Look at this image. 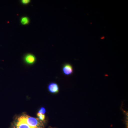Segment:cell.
<instances>
[{"label":"cell","instance_id":"cell-7","mask_svg":"<svg viewBox=\"0 0 128 128\" xmlns=\"http://www.w3.org/2000/svg\"><path fill=\"white\" fill-rule=\"evenodd\" d=\"M37 116L38 117L40 120L41 121H43L45 119V115L44 114H40L38 113L37 114Z\"/></svg>","mask_w":128,"mask_h":128},{"label":"cell","instance_id":"cell-4","mask_svg":"<svg viewBox=\"0 0 128 128\" xmlns=\"http://www.w3.org/2000/svg\"><path fill=\"white\" fill-rule=\"evenodd\" d=\"M62 70L64 74L66 76L70 75L73 72V67L70 64H66L64 65Z\"/></svg>","mask_w":128,"mask_h":128},{"label":"cell","instance_id":"cell-1","mask_svg":"<svg viewBox=\"0 0 128 128\" xmlns=\"http://www.w3.org/2000/svg\"><path fill=\"white\" fill-rule=\"evenodd\" d=\"M23 116L25 122L31 128H41V123L39 120L27 115Z\"/></svg>","mask_w":128,"mask_h":128},{"label":"cell","instance_id":"cell-8","mask_svg":"<svg viewBox=\"0 0 128 128\" xmlns=\"http://www.w3.org/2000/svg\"><path fill=\"white\" fill-rule=\"evenodd\" d=\"M45 112H46V110L44 107H41L38 112V113L42 114H44Z\"/></svg>","mask_w":128,"mask_h":128},{"label":"cell","instance_id":"cell-6","mask_svg":"<svg viewBox=\"0 0 128 128\" xmlns=\"http://www.w3.org/2000/svg\"><path fill=\"white\" fill-rule=\"evenodd\" d=\"M20 22L22 25H28L30 23V19L28 17H22L21 18Z\"/></svg>","mask_w":128,"mask_h":128},{"label":"cell","instance_id":"cell-5","mask_svg":"<svg viewBox=\"0 0 128 128\" xmlns=\"http://www.w3.org/2000/svg\"><path fill=\"white\" fill-rule=\"evenodd\" d=\"M48 89L50 92L53 94L58 93L59 90L58 85L55 82L50 83L48 86Z\"/></svg>","mask_w":128,"mask_h":128},{"label":"cell","instance_id":"cell-9","mask_svg":"<svg viewBox=\"0 0 128 128\" xmlns=\"http://www.w3.org/2000/svg\"><path fill=\"white\" fill-rule=\"evenodd\" d=\"M21 2L23 4L26 5L28 4L30 2V0H22L21 1Z\"/></svg>","mask_w":128,"mask_h":128},{"label":"cell","instance_id":"cell-3","mask_svg":"<svg viewBox=\"0 0 128 128\" xmlns=\"http://www.w3.org/2000/svg\"><path fill=\"white\" fill-rule=\"evenodd\" d=\"M24 60L27 64L32 65L34 64L36 62V58L33 54H28L25 55Z\"/></svg>","mask_w":128,"mask_h":128},{"label":"cell","instance_id":"cell-2","mask_svg":"<svg viewBox=\"0 0 128 128\" xmlns=\"http://www.w3.org/2000/svg\"><path fill=\"white\" fill-rule=\"evenodd\" d=\"M16 128H32L25 122L23 116L19 117L16 124Z\"/></svg>","mask_w":128,"mask_h":128}]
</instances>
